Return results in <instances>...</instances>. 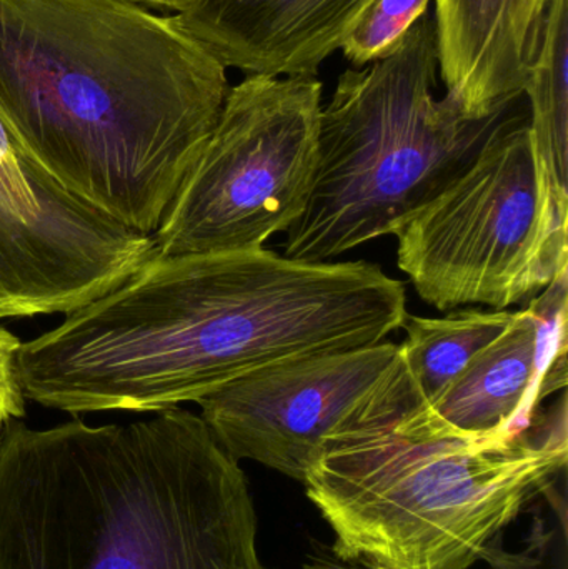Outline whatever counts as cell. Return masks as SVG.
<instances>
[{
  "mask_svg": "<svg viewBox=\"0 0 568 569\" xmlns=\"http://www.w3.org/2000/svg\"><path fill=\"white\" fill-rule=\"evenodd\" d=\"M400 280L369 262L272 250L160 256L20 345L26 400L80 417L157 413L297 358L380 343L406 323Z\"/></svg>",
  "mask_w": 568,
  "mask_h": 569,
  "instance_id": "1",
  "label": "cell"
},
{
  "mask_svg": "<svg viewBox=\"0 0 568 569\" xmlns=\"http://www.w3.org/2000/svg\"><path fill=\"white\" fill-rule=\"evenodd\" d=\"M227 69L132 0H0V119L67 192L152 237L216 127Z\"/></svg>",
  "mask_w": 568,
  "mask_h": 569,
  "instance_id": "2",
  "label": "cell"
},
{
  "mask_svg": "<svg viewBox=\"0 0 568 569\" xmlns=\"http://www.w3.org/2000/svg\"><path fill=\"white\" fill-rule=\"evenodd\" d=\"M0 569H273L249 481L200 415L0 433Z\"/></svg>",
  "mask_w": 568,
  "mask_h": 569,
  "instance_id": "3",
  "label": "cell"
},
{
  "mask_svg": "<svg viewBox=\"0 0 568 569\" xmlns=\"http://www.w3.org/2000/svg\"><path fill=\"white\" fill-rule=\"evenodd\" d=\"M567 395L506 437L460 433L399 360L342 421L303 487L337 560L376 569H469L567 468Z\"/></svg>",
  "mask_w": 568,
  "mask_h": 569,
  "instance_id": "4",
  "label": "cell"
},
{
  "mask_svg": "<svg viewBox=\"0 0 568 569\" xmlns=\"http://www.w3.org/2000/svg\"><path fill=\"white\" fill-rule=\"evenodd\" d=\"M436 20L420 17L399 49L339 77L320 110L316 172L283 257L332 262L400 227L456 180L492 137L520 119L514 106L470 119L434 97Z\"/></svg>",
  "mask_w": 568,
  "mask_h": 569,
  "instance_id": "5",
  "label": "cell"
},
{
  "mask_svg": "<svg viewBox=\"0 0 568 569\" xmlns=\"http://www.w3.org/2000/svg\"><path fill=\"white\" fill-rule=\"evenodd\" d=\"M567 219L520 117L400 227L397 263L437 310H507L567 272Z\"/></svg>",
  "mask_w": 568,
  "mask_h": 569,
  "instance_id": "6",
  "label": "cell"
},
{
  "mask_svg": "<svg viewBox=\"0 0 568 569\" xmlns=\"http://www.w3.org/2000/svg\"><path fill=\"white\" fill-rule=\"evenodd\" d=\"M322 82L247 76L152 236L160 256L263 249L302 213L316 172Z\"/></svg>",
  "mask_w": 568,
  "mask_h": 569,
  "instance_id": "7",
  "label": "cell"
},
{
  "mask_svg": "<svg viewBox=\"0 0 568 569\" xmlns=\"http://www.w3.org/2000/svg\"><path fill=\"white\" fill-rule=\"evenodd\" d=\"M400 360V345L297 358L247 375L199 401L200 417L237 461L302 483L326 438Z\"/></svg>",
  "mask_w": 568,
  "mask_h": 569,
  "instance_id": "8",
  "label": "cell"
},
{
  "mask_svg": "<svg viewBox=\"0 0 568 569\" xmlns=\"http://www.w3.org/2000/svg\"><path fill=\"white\" fill-rule=\"evenodd\" d=\"M373 0H179L172 17L226 69L317 77Z\"/></svg>",
  "mask_w": 568,
  "mask_h": 569,
  "instance_id": "9",
  "label": "cell"
},
{
  "mask_svg": "<svg viewBox=\"0 0 568 569\" xmlns=\"http://www.w3.org/2000/svg\"><path fill=\"white\" fill-rule=\"evenodd\" d=\"M439 70L470 119L519 102L550 0H436Z\"/></svg>",
  "mask_w": 568,
  "mask_h": 569,
  "instance_id": "10",
  "label": "cell"
},
{
  "mask_svg": "<svg viewBox=\"0 0 568 569\" xmlns=\"http://www.w3.org/2000/svg\"><path fill=\"white\" fill-rule=\"evenodd\" d=\"M567 317V272L542 297L517 311L509 328L480 351L430 407L460 433L477 438L517 433L540 400L542 347Z\"/></svg>",
  "mask_w": 568,
  "mask_h": 569,
  "instance_id": "11",
  "label": "cell"
},
{
  "mask_svg": "<svg viewBox=\"0 0 568 569\" xmlns=\"http://www.w3.org/2000/svg\"><path fill=\"white\" fill-rule=\"evenodd\" d=\"M516 317L517 311L492 308H469L434 318L407 315L400 361L417 393L432 405Z\"/></svg>",
  "mask_w": 568,
  "mask_h": 569,
  "instance_id": "12",
  "label": "cell"
},
{
  "mask_svg": "<svg viewBox=\"0 0 568 569\" xmlns=\"http://www.w3.org/2000/svg\"><path fill=\"white\" fill-rule=\"evenodd\" d=\"M568 0H550L539 49L527 76L529 127L537 153L562 199H568Z\"/></svg>",
  "mask_w": 568,
  "mask_h": 569,
  "instance_id": "13",
  "label": "cell"
},
{
  "mask_svg": "<svg viewBox=\"0 0 568 569\" xmlns=\"http://www.w3.org/2000/svg\"><path fill=\"white\" fill-rule=\"evenodd\" d=\"M430 0H373L357 20L340 50L353 66L386 59L399 49L413 23L426 16Z\"/></svg>",
  "mask_w": 568,
  "mask_h": 569,
  "instance_id": "14",
  "label": "cell"
},
{
  "mask_svg": "<svg viewBox=\"0 0 568 569\" xmlns=\"http://www.w3.org/2000/svg\"><path fill=\"white\" fill-rule=\"evenodd\" d=\"M20 345L17 335L0 327V417L20 420L26 417V397L17 373V355Z\"/></svg>",
  "mask_w": 568,
  "mask_h": 569,
  "instance_id": "15",
  "label": "cell"
},
{
  "mask_svg": "<svg viewBox=\"0 0 568 569\" xmlns=\"http://www.w3.org/2000/svg\"><path fill=\"white\" fill-rule=\"evenodd\" d=\"M302 569H376L369 567H360V565L346 563L340 560H327V558H316V560L307 561Z\"/></svg>",
  "mask_w": 568,
  "mask_h": 569,
  "instance_id": "16",
  "label": "cell"
},
{
  "mask_svg": "<svg viewBox=\"0 0 568 569\" xmlns=\"http://www.w3.org/2000/svg\"><path fill=\"white\" fill-rule=\"evenodd\" d=\"M132 2L140 3V6L149 7V9H169L173 10L179 3V0H132Z\"/></svg>",
  "mask_w": 568,
  "mask_h": 569,
  "instance_id": "17",
  "label": "cell"
},
{
  "mask_svg": "<svg viewBox=\"0 0 568 569\" xmlns=\"http://www.w3.org/2000/svg\"><path fill=\"white\" fill-rule=\"evenodd\" d=\"M7 421H10V420H6V418L0 417V433H2L3 425H6Z\"/></svg>",
  "mask_w": 568,
  "mask_h": 569,
  "instance_id": "18",
  "label": "cell"
}]
</instances>
